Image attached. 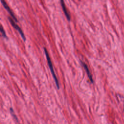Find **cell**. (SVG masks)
Listing matches in <instances>:
<instances>
[{"label":"cell","mask_w":124,"mask_h":124,"mask_svg":"<svg viewBox=\"0 0 124 124\" xmlns=\"http://www.w3.org/2000/svg\"><path fill=\"white\" fill-rule=\"evenodd\" d=\"M0 1H1V3H2V5L3 6L4 8L7 11V12L10 14V15H11V17L14 19L15 21H16V22H17V19L16 18V16H15L13 12L12 11V10L11 9V8H10V7L8 6V5L7 4V3H6V1L5 0H0Z\"/></svg>","instance_id":"2"},{"label":"cell","mask_w":124,"mask_h":124,"mask_svg":"<svg viewBox=\"0 0 124 124\" xmlns=\"http://www.w3.org/2000/svg\"><path fill=\"white\" fill-rule=\"evenodd\" d=\"M44 51H45V54H46V60H47V61L48 66H49V67L50 68V71L51 72L52 75V76L53 77V78H54V79L55 80L56 86L57 87L58 89H59L60 88L59 83V82H58V79H57V78L56 77V75L55 74V72L54 71L52 63L51 62V61L50 58L49 57V54H48V52H47V50H46V48H44Z\"/></svg>","instance_id":"1"},{"label":"cell","mask_w":124,"mask_h":124,"mask_svg":"<svg viewBox=\"0 0 124 124\" xmlns=\"http://www.w3.org/2000/svg\"><path fill=\"white\" fill-rule=\"evenodd\" d=\"M0 31L2 33L3 36H4L5 37H6V33H5V32L4 31V30L3 29V27H2V26L0 24Z\"/></svg>","instance_id":"6"},{"label":"cell","mask_w":124,"mask_h":124,"mask_svg":"<svg viewBox=\"0 0 124 124\" xmlns=\"http://www.w3.org/2000/svg\"><path fill=\"white\" fill-rule=\"evenodd\" d=\"M60 2H61V6H62V10H63V11L64 12V14H65L67 20H68L69 21L70 20V19H71V16H70V14H69V13L67 11V10L66 9V7H65V3H64V0H60Z\"/></svg>","instance_id":"4"},{"label":"cell","mask_w":124,"mask_h":124,"mask_svg":"<svg viewBox=\"0 0 124 124\" xmlns=\"http://www.w3.org/2000/svg\"><path fill=\"white\" fill-rule=\"evenodd\" d=\"M10 112H11V114H12V116L14 118V119H15V120H16V121H18V119H17V117H16V115L15 114V113H14V110H13V108H10Z\"/></svg>","instance_id":"7"},{"label":"cell","mask_w":124,"mask_h":124,"mask_svg":"<svg viewBox=\"0 0 124 124\" xmlns=\"http://www.w3.org/2000/svg\"><path fill=\"white\" fill-rule=\"evenodd\" d=\"M8 19H9V21L10 22L11 25H12V26H13L15 29H16L17 31H18V32H19V33L20 34L21 37H22L24 41H25L26 38H25V35H24V33H23V31H22V30H21V29L16 23V22H15V21H13V20L12 19V18L9 17H8Z\"/></svg>","instance_id":"3"},{"label":"cell","mask_w":124,"mask_h":124,"mask_svg":"<svg viewBox=\"0 0 124 124\" xmlns=\"http://www.w3.org/2000/svg\"><path fill=\"white\" fill-rule=\"evenodd\" d=\"M81 63L83 67L84 68V69H85V71H86V72L87 73V74L88 75V77L89 79L90 80L91 82L92 83H93V79L92 76V74H91V72H90V70L89 69V68H88V66L86 64H85L84 62H81Z\"/></svg>","instance_id":"5"}]
</instances>
